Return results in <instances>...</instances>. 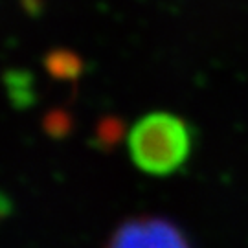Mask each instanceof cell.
I'll return each instance as SVG.
<instances>
[{
  "instance_id": "cell-1",
  "label": "cell",
  "mask_w": 248,
  "mask_h": 248,
  "mask_svg": "<svg viewBox=\"0 0 248 248\" xmlns=\"http://www.w3.org/2000/svg\"><path fill=\"white\" fill-rule=\"evenodd\" d=\"M129 156L136 168L153 177H169L191 156V127L173 112L142 116L127 134Z\"/></svg>"
},
{
  "instance_id": "cell-2",
  "label": "cell",
  "mask_w": 248,
  "mask_h": 248,
  "mask_svg": "<svg viewBox=\"0 0 248 248\" xmlns=\"http://www.w3.org/2000/svg\"><path fill=\"white\" fill-rule=\"evenodd\" d=\"M107 248H191L177 224L162 217H133L118 226Z\"/></svg>"
},
{
  "instance_id": "cell-3",
  "label": "cell",
  "mask_w": 248,
  "mask_h": 248,
  "mask_svg": "<svg viewBox=\"0 0 248 248\" xmlns=\"http://www.w3.org/2000/svg\"><path fill=\"white\" fill-rule=\"evenodd\" d=\"M46 72L57 81H78L85 70L79 53L68 48H53L45 55Z\"/></svg>"
},
{
  "instance_id": "cell-4",
  "label": "cell",
  "mask_w": 248,
  "mask_h": 248,
  "mask_svg": "<svg viewBox=\"0 0 248 248\" xmlns=\"http://www.w3.org/2000/svg\"><path fill=\"white\" fill-rule=\"evenodd\" d=\"M4 85L15 108H28L35 103L33 76L26 70H8L4 74Z\"/></svg>"
},
{
  "instance_id": "cell-5",
  "label": "cell",
  "mask_w": 248,
  "mask_h": 248,
  "mask_svg": "<svg viewBox=\"0 0 248 248\" xmlns=\"http://www.w3.org/2000/svg\"><path fill=\"white\" fill-rule=\"evenodd\" d=\"M125 134L124 122L116 116H103L99 118V122L94 127V134L90 138V145L98 151H112L122 142Z\"/></svg>"
},
{
  "instance_id": "cell-6",
  "label": "cell",
  "mask_w": 248,
  "mask_h": 248,
  "mask_svg": "<svg viewBox=\"0 0 248 248\" xmlns=\"http://www.w3.org/2000/svg\"><path fill=\"white\" fill-rule=\"evenodd\" d=\"M43 131L52 140H64L74 129V116L61 107H55L43 116Z\"/></svg>"
},
{
  "instance_id": "cell-7",
  "label": "cell",
  "mask_w": 248,
  "mask_h": 248,
  "mask_svg": "<svg viewBox=\"0 0 248 248\" xmlns=\"http://www.w3.org/2000/svg\"><path fill=\"white\" fill-rule=\"evenodd\" d=\"M20 6L30 17H39L45 11V0H20Z\"/></svg>"
}]
</instances>
